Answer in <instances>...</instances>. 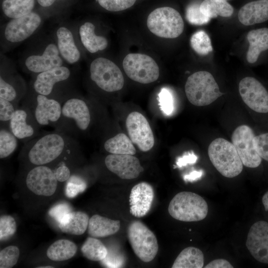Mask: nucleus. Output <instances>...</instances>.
<instances>
[{
  "instance_id": "obj_1",
  "label": "nucleus",
  "mask_w": 268,
  "mask_h": 268,
  "mask_svg": "<svg viewBox=\"0 0 268 268\" xmlns=\"http://www.w3.org/2000/svg\"><path fill=\"white\" fill-rule=\"evenodd\" d=\"M79 147L72 136L55 130L40 134L24 143L21 151L31 164L46 165L59 158L66 159L78 151Z\"/></svg>"
},
{
  "instance_id": "obj_2",
  "label": "nucleus",
  "mask_w": 268,
  "mask_h": 268,
  "mask_svg": "<svg viewBox=\"0 0 268 268\" xmlns=\"http://www.w3.org/2000/svg\"><path fill=\"white\" fill-rule=\"evenodd\" d=\"M62 118L56 130L70 136L86 132L91 123V114L86 101L78 94L68 92L61 100Z\"/></svg>"
},
{
  "instance_id": "obj_3",
  "label": "nucleus",
  "mask_w": 268,
  "mask_h": 268,
  "mask_svg": "<svg viewBox=\"0 0 268 268\" xmlns=\"http://www.w3.org/2000/svg\"><path fill=\"white\" fill-rule=\"evenodd\" d=\"M43 22V15L34 10L21 17L9 19L1 29V46L6 51L24 42L39 30Z\"/></svg>"
},
{
  "instance_id": "obj_4",
  "label": "nucleus",
  "mask_w": 268,
  "mask_h": 268,
  "mask_svg": "<svg viewBox=\"0 0 268 268\" xmlns=\"http://www.w3.org/2000/svg\"><path fill=\"white\" fill-rule=\"evenodd\" d=\"M54 38H48L25 54L22 61L23 70L36 75L65 65Z\"/></svg>"
},
{
  "instance_id": "obj_5",
  "label": "nucleus",
  "mask_w": 268,
  "mask_h": 268,
  "mask_svg": "<svg viewBox=\"0 0 268 268\" xmlns=\"http://www.w3.org/2000/svg\"><path fill=\"white\" fill-rule=\"evenodd\" d=\"M23 99V104L29 109L40 127L58 128L62 118V103L60 100L37 93L31 88L28 89Z\"/></svg>"
},
{
  "instance_id": "obj_6",
  "label": "nucleus",
  "mask_w": 268,
  "mask_h": 268,
  "mask_svg": "<svg viewBox=\"0 0 268 268\" xmlns=\"http://www.w3.org/2000/svg\"><path fill=\"white\" fill-rule=\"evenodd\" d=\"M210 161L223 176L234 178L243 170V163L233 143L223 138L213 140L208 148Z\"/></svg>"
},
{
  "instance_id": "obj_7",
  "label": "nucleus",
  "mask_w": 268,
  "mask_h": 268,
  "mask_svg": "<svg viewBox=\"0 0 268 268\" xmlns=\"http://www.w3.org/2000/svg\"><path fill=\"white\" fill-rule=\"evenodd\" d=\"M185 90L189 102L197 106L209 105L223 94L212 75L206 71H197L189 76Z\"/></svg>"
},
{
  "instance_id": "obj_8",
  "label": "nucleus",
  "mask_w": 268,
  "mask_h": 268,
  "mask_svg": "<svg viewBox=\"0 0 268 268\" xmlns=\"http://www.w3.org/2000/svg\"><path fill=\"white\" fill-rule=\"evenodd\" d=\"M168 212L173 218L181 221H199L206 217L208 205L200 195L190 192H181L170 201Z\"/></svg>"
},
{
  "instance_id": "obj_9",
  "label": "nucleus",
  "mask_w": 268,
  "mask_h": 268,
  "mask_svg": "<svg viewBox=\"0 0 268 268\" xmlns=\"http://www.w3.org/2000/svg\"><path fill=\"white\" fill-rule=\"evenodd\" d=\"M89 78L101 90L113 93L121 90L124 85V78L121 69L109 59L99 57L89 66Z\"/></svg>"
},
{
  "instance_id": "obj_10",
  "label": "nucleus",
  "mask_w": 268,
  "mask_h": 268,
  "mask_svg": "<svg viewBox=\"0 0 268 268\" xmlns=\"http://www.w3.org/2000/svg\"><path fill=\"white\" fill-rule=\"evenodd\" d=\"M147 26L154 35L164 38H175L183 32V20L178 11L164 6L153 10L148 16Z\"/></svg>"
},
{
  "instance_id": "obj_11",
  "label": "nucleus",
  "mask_w": 268,
  "mask_h": 268,
  "mask_svg": "<svg viewBox=\"0 0 268 268\" xmlns=\"http://www.w3.org/2000/svg\"><path fill=\"white\" fill-rule=\"evenodd\" d=\"M30 88L35 92L61 101L65 95L61 91L71 77L70 69L67 66L57 67L34 75Z\"/></svg>"
},
{
  "instance_id": "obj_12",
  "label": "nucleus",
  "mask_w": 268,
  "mask_h": 268,
  "mask_svg": "<svg viewBox=\"0 0 268 268\" xmlns=\"http://www.w3.org/2000/svg\"><path fill=\"white\" fill-rule=\"evenodd\" d=\"M128 237L134 254L140 260L148 263L154 259L158 250L157 240L142 222L132 221L128 228Z\"/></svg>"
},
{
  "instance_id": "obj_13",
  "label": "nucleus",
  "mask_w": 268,
  "mask_h": 268,
  "mask_svg": "<svg viewBox=\"0 0 268 268\" xmlns=\"http://www.w3.org/2000/svg\"><path fill=\"white\" fill-rule=\"evenodd\" d=\"M124 70L132 80L142 84L156 81L159 76V68L150 56L140 53L128 54L123 62Z\"/></svg>"
},
{
  "instance_id": "obj_14",
  "label": "nucleus",
  "mask_w": 268,
  "mask_h": 268,
  "mask_svg": "<svg viewBox=\"0 0 268 268\" xmlns=\"http://www.w3.org/2000/svg\"><path fill=\"white\" fill-rule=\"evenodd\" d=\"M254 132L245 125L238 127L233 132L231 140L243 165L249 168L258 167L262 161L254 146Z\"/></svg>"
},
{
  "instance_id": "obj_15",
  "label": "nucleus",
  "mask_w": 268,
  "mask_h": 268,
  "mask_svg": "<svg viewBox=\"0 0 268 268\" xmlns=\"http://www.w3.org/2000/svg\"><path fill=\"white\" fill-rule=\"evenodd\" d=\"M126 125L129 137L142 152L149 151L154 145V138L150 125L140 113L133 112L127 117Z\"/></svg>"
},
{
  "instance_id": "obj_16",
  "label": "nucleus",
  "mask_w": 268,
  "mask_h": 268,
  "mask_svg": "<svg viewBox=\"0 0 268 268\" xmlns=\"http://www.w3.org/2000/svg\"><path fill=\"white\" fill-rule=\"evenodd\" d=\"M27 91L26 82L14 67L1 63L0 97L19 104Z\"/></svg>"
},
{
  "instance_id": "obj_17",
  "label": "nucleus",
  "mask_w": 268,
  "mask_h": 268,
  "mask_svg": "<svg viewBox=\"0 0 268 268\" xmlns=\"http://www.w3.org/2000/svg\"><path fill=\"white\" fill-rule=\"evenodd\" d=\"M239 91L243 101L252 110L260 113H268V92L256 78H243L239 84Z\"/></svg>"
},
{
  "instance_id": "obj_18",
  "label": "nucleus",
  "mask_w": 268,
  "mask_h": 268,
  "mask_svg": "<svg viewBox=\"0 0 268 268\" xmlns=\"http://www.w3.org/2000/svg\"><path fill=\"white\" fill-rule=\"evenodd\" d=\"M58 180L54 170L46 165L35 166L26 175V185L36 195L50 196L57 188Z\"/></svg>"
},
{
  "instance_id": "obj_19",
  "label": "nucleus",
  "mask_w": 268,
  "mask_h": 268,
  "mask_svg": "<svg viewBox=\"0 0 268 268\" xmlns=\"http://www.w3.org/2000/svg\"><path fill=\"white\" fill-rule=\"evenodd\" d=\"M54 38L59 53L69 65L77 63L81 58L76 33L66 24L59 25L55 29Z\"/></svg>"
},
{
  "instance_id": "obj_20",
  "label": "nucleus",
  "mask_w": 268,
  "mask_h": 268,
  "mask_svg": "<svg viewBox=\"0 0 268 268\" xmlns=\"http://www.w3.org/2000/svg\"><path fill=\"white\" fill-rule=\"evenodd\" d=\"M8 127L14 135L24 143L40 134V127L29 109L24 104L16 110Z\"/></svg>"
},
{
  "instance_id": "obj_21",
  "label": "nucleus",
  "mask_w": 268,
  "mask_h": 268,
  "mask_svg": "<svg viewBox=\"0 0 268 268\" xmlns=\"http://www.w3.org/2000/svg\"><path fill=\"white\" fill-rule=\"evenodd\" d=\"M104 162L109 171L123 179H135L144 170L139 159L134 155L110 154Z\"/></svg>"
},
{
  "instance_id": "obj_22",
  "label": "nucleus",
  "mask_w": 268,
  "mask_h": 268,
  "mask_svg": "<svg viewBox=\"0 0 268 268\" xmlns=\"http://www.w3.org/2000/svg\"><path fill=\"white\" fill-rule=\"evenodd\" d=\"M246 245L252 256L259 262L268 264V223H254L248 233Z\"/></svg>"
},
{
  "instance_id": "obj_23",
  "label": "nucleus",
  "mask_w": 268,
  "mask_h": 268,
  "mask_svg": "<svg viewBox=\"0 0 268 268\" xmlns=\"http://www.w3.org/2000/svg\"><path fill=\"white\" fill-rule=\"evenodd\" d=\"M154 196L153 189L148 183L140 182L134 186L130 195V213L136 217L145 215L150 209Z\"/></svg>"
},
{
  "instance_id": "obj_24",
  "label": "nucleus",
  "mask_w": 268,
  "mask_h": 268,
  "mask_svg": "<svg viewBox=\"0 0 268 268\" xmlns=\"http://www.w3.org/2000/svg\"><path fill=\"white\" fill-rule=\"evenodd\" d=\"M76 37L84 49L90 53L105 50L108 42L106 37L96 33L95 26L90 21H84L77 26Z\"/></svg>"
},
{
  "instance_id": "obj_25",
  "label": "nucleus",
  "mask_w": 268,
  "mask_h": 268,
  "mask_svg": "<svg viewBox=\"0 0 268 268\" xmlns=\"http://www.w3.org/2000/svg\"><path fill=\"white\" fill-rule=\"evenodd\" d=\"M240 22L245 25H252L268 20V0H257L242 6L238 14Z\"/></svg>"
},
{
  "instance_id": "obj_26",
  "label": "nucleus",
  "mask_w": 268,
  "mask_h": 268,
  "mask_svg": "<svg viewBox=\"0 0 268 268\" xmlns=\"http://www.w3.org/2000/svg\"><path fill=\"white\" fill-rule=\"evenodd\" d=\"M120 221L95 214L89 220L88 233L92 237H105L116 233L120 229Z\"/></svg>"
},
{
  "instance_id": "obj_27",
  "label": "nucleus",
  "mask_w": 268,
  "mask_h": 268,
  "mask_svg": "<svg viewBox=\"0 0 268 268\" xmlns=\"http://www.w3.org/2000/svg\"><path fill=\"white\" fill-rule=\"evenodd\" d=\"M247 38L249 43L247 60L252 64L257 61L262 52L268 49V28L252 30L248 33Z\"/></svg>"
},
{
  "instance_id": "obj_28",
  "label": "nucleus",
  "mask_w": 268,
  "mask_h": 268,
  "mask_svg": "<svg viewBox=\"0 0 268 268\" xmlns=\"http://www.w3.org/2000/svg\"><path fill=\"white\" fill-rule=\"evenodd\" d=\"M89 220L88 215L82 211H71L61 220L58 226L65 233L80 235L86 230Z\"/></svg>"
},
{
  "instance_id": "obj_29",
  "label": "nucleus",
  "mask_w": 268,
  "mask_h": 268,
  "mask_svg": "<svg viewBox=\"0 0 268 268\" xmlns=\"http://www.w3.org/2000/svg\"><path fill=\"white\" fill-rule=\"evenodd\" d=\"M36 0H1L2 14L10 19L21 17L34 10Z\"/></svg>"
},
{
  "instance_id": "obj_30",
  "label": "nucleus",
  "mask_w": 268,
  "mask_h": 268,
  "mask_svg": "<svg viewBox=\"0 0 268 268\" xmlns=\"http://www.w3.org/2000/svg\"><path fill=\"white\" fill-rule=\"evenodd\" d=\"M204 265L202 251L190 246L183 250L175 260L172 268H201Z\"/></svg>"
},
{
  "instance_id": "obj_31",
  "label": "nucleus",
  "mask_w": 268,
  "mask_h": 268,
  "mask_svg": "<svg viewBox=\"0 0 268 268\" xmlns=\"http://www.w3.org/2000/svg\"><path fill=\"white\" fill-rule=\"evenodd\" d=\"M104 149L110 154L134 155L136 149L126 134L119 133L107 139L104 143Z\"/></svg>"
},
{
  "instance_id": "obj_32",
  "label": "nucleus",
  "mask_w": 268,
  "mask_h": 268,
  "mask_svg": "<svg viewBox=\"0 0 268 268\" xmlns=\"http://www.w3.org/2000/svg\"><path fill=\"white\" fill-rule=\"evenodd\" d=\"M77 246L67 239H60L51 244L47 249V257L54 261H64L73 257L77 251Z\"/></svg>"
},
{
  "instance_id": "obj_33",
  "label": "nucleus",
  "mask_w": 268,
  "mask_h": 268,
  "mask_svg": "<svg viewBox=\"0 0 268 268\" xmlns=\"http://www.w3.org/2000/svg\"><path fill=\"white\" fill-rule=\"evenodd\" d=\"M200 10L209 18L229 17L233 12V7L226 0H204L200 4Z\"/></svg>"
},
{
  "instance_id": "obj_34",
  "label": "nucleus",
  "mask_w": 268,
  "mask_h": 268,
  "mask_svg": "<svg viewBox=\"0 0 268 268\" xmlns=\"http://www.w3.org/2000/svg\"><path fill=\"white\" fill-rule=\"evenodd\" d=\"M83 255L92 261H101L105 258L108 250L99 240L92 237H88L81 246Z\"/></svg>"
},
{
  "instance_id": "obj_35",
  "label": "nucleus",
  "mask_w": 268,
  "mask_h": 268,
  "mask_svg": "<svg viewBox=\"0 0 268 268\" xmlns=\"http://www.w3.org/2000/svg\"><path fill=\"white\" fill-rule=\"evenodd\" d=\"M18 139L10 130L9 127L0 126V158H5L16 150Z\"/></svg>"
},
{
  "instance_id": "obj_36",
  "label": "nucleus",
  "mask_w": 268,
  "mask_h": 268,
  "mask_svg": "<svg viewBox=\"0 0 268 268\" xmlns=\"http://www.w3.org/2000/svg\"><path fill=\"white\" fill-rule=\"evenodd\" d=\"M190 44L193 50L201 55H206L212 51L210 39L202 30L197 31L192 36Z\"/></svg>"
},
{
  "instance_id": "obj_37",
  "label": "nucleus",
  "mask_w": 268,
  "mask_h": 268,
  "mask_svg": "<svg viewBox=\"0 0 268 268\" xmlns=\"http://www.w3.org/2000/svg\"><path fill=\"white\" fill-rule=\"evenodd\" d=\"M86 188L87 183L84 178L78 175H71L66 185V195L69 198H73L84 192Z\"/></svg>"
},
{
  "instance_id": "obj_38",
  "label": "nucleus",
  "mask_w": 268,
  "mask_h": 268,
  "mask_svg": "<svg viewBox=\"0 0 268 268\" xmlns=\"http://www.w3.org/2000/svg\"><path fill=\"white\" fill-rule=\"evenodd\" d=\"M19 250L15 246H9L0 252V268H11L17 263Z\"/></svg>"
},
{
  "instance_id": "obj_39",
  "label": "nucleus",
  "mask_w": 268,
  "mask_h": 268,
  "mask_svg": "<svg viewBox=\"0 0 268 268\" xmlns=\"http://www.w3.org/2000/svg\"><path fill=\"white\" fill-rule=\"evenodd\" d=\"M18 107V103L0 97V126L8 127L9 122Z\"/></svg>"
},
{
  "instance_id": "obj_40",
  "label": "nucleus",
  "mask_w": 268,
  "mask_h": 268,
  "mask_svg": "<svg viewBox=\"0 0 268 268\" xmlns=\"http://www.w3.org/2000/svg\"><path fill=\"white\" fill-rule=\"evenodd\" d=\"M186 17L190 23L197 25L207 23L210 19L201 12L200 4L197 3H192L187 7Z\"/></svg>"
},
{
  "instance_id": "obj_41",
  "label": "nucleus",
  "mask_w": 268,
  "mask_h": 268,
  "mask_svg": "<svg viewBox=\"0 0 268 268\" xmlns=\"http://www.w3.org/2000/svg\"><path fill=\"white\" fill-rule=\"evenodd\" d=\"M136 0H97L99 5L104 9L116 12L127 9L133 6Z\"/></svg>"
},
{
  "instance_id": "obj_42",
  "label": "nucleus",
  "mask_w": 268,
  "mask_h": 268,
  "mask_svg": "<svg viewBox=\"0 0 268 268\" xmlns=\"http://www.w3.org/2000/svg\"><path fill=\"white\" fill-rule=\"evenodd\" d=\"M16 224L10 215H4L0 218V239L6 240L12 236L16 231Z\"/></svg>"
},
{
  "instance_id": "obj_43",
  "label": "nucleus",
  "mask_w": 268,
  "mask_h": 268,
  "mask_svg": "<svg viewBox=\"0 0 268 268\" xmlns=\"http://www.w3.org/2000/svg\"><path fill=\"white\" fill-rule=\"evenodd\" d=\"M158 98L161 111L165 115H171L174 108V98L172 93L168 89L163 88L158 94Z\"/></svg>"
},
{
  "instance_id": "obj_44",
  "label": "nucleus",
  "mask_w": 268,
  "mask_h": 268,
  "mask_svg": "<svg viewBox=\"0 0 268 268\" xmlns=\"http://www.w3.org/2000/svg\"><path fill=\"white\" fill-rule=\"evenodd\" d=\"M101 262L107 268H121L125 263V259L118 251L108 250L106 257Z\"/></svg>"
},
{
  "instance_id": "obj_45",
  "label": "nucleus",
  "mask_w": 268,
  "mask_h": 268,
  "mask_svg": "<svg viewBox=\"0 0 268 268\" xmlns=\"http://www.w3.org/2000/svg\"><path fill=\"white\" fill-rule=\"evenodd\" d=\"M254 146L259 156L268 161V133L255 136Z\"/></svg>"
},
{
  "instance_id": "obj_46",
  "label": "nucleus",
  "mask_w": 268,
  "mask_h": 268,
  "mask_svg": "<svg viewBox=\"0 0 268 268\" xmlns=\"http://www.w3.org/2000/svg\"><path fill=\"white\" fill-rule=\"evenodd\" d=\"M71 212L69 205L66 203H61L53 207L49 211V214L59 223L68 213Z\"/></svg>"
},
{
  "instance_id": "obj_47",
  "label": "nucleus",
  "mask_w": 268,
  "mask_h": 268,
  "mask_svg": "<svg viewBox=\"0 0 268 268\" xmlns=\"http://www.w3.org/2000/svg\"><path fill=\"white\" fill-rule=\"evenodd\" d=\"M54 172L57 180L61 182L67 181L71 176L70 170L64 161L58 164Z\"/></svg>"
},
{
  "instance_id": "obj_48",
  "label": "nucleus",
  "mask_w": 268,
  "mask_h": 268,
  "mask_svg": "<svg viewBox=\"0 0 268 268\" xmlns=\"http://www.w3.org/2000/svg\"><path fill=\"white\" fill-rule=\"evenodd\" d=\"M198 159V157L193 152L185 153L182 156L179 157L176 161V165L178 167H182L188 164H193L195 163Z\"/></svg>"
},
{
  "instance_id": "obj_49",
  "label": "nucleus",
  "mask_w": 268,
  "mask_h": 268,
  "mask_svg": "<svg viewBox=\"0 0 268 268\" xmlns=\"http://www.w3.org/2000/svg\"><path fill=\"white\" fill-rule=\"evenodd\" d=\"M205 268H233L232 265L227 260L219 259L214 260L204 267Z\"/></svg>"
},
{
  "instance_id": "obj_50",
  "label": "nucleus",
  "mask_w": 268,
  "mask_h": 268,
  "mask_svg": "<svg viewBox=\"0 0 268 268\" xmlns=\"http://www.w3.org/2000/svg\"><path fill=\"white\" fill-rule=\"evenodd\" d=\"M203 172L202 170L199 171L194 170L189 174L184 176L183 179L186 182H193L201 179L203 175Z\"/></svg>"
},
{
  "instance_id": "obj_51",
  "label": "nucleus",
  "mask_w": 268,
  "mask_h": 268,
  "mask_svg": "<svg viewBox=\"0 0 268 268\" xmlns=\"http://www.w3.org/2000/svg\"><path fill=\"white\" fill-rule=\"evenodd\" d=\"M67 0H36V2L43 8H48Z\"/></svg>"
},
{
  "instance_id": "obj_52",
  "label": "nucleus",
  "mask_w": 268,
  "mask_h": 268,
  "mask_svg": "<svg viewBox=\"0 0 268 268\" xmlns=\"http://www.w3.org/2000/svg\"><path fill=\"white\" fill-rule=\"evenodd\" d=\"M262 202L266 211H268V191L263 196Z\"/></svg>"
},
{
  "instance_id": "obj_53",
  "label": "nucleus",
  "mask_w": 268,
  "mask_h": 268,
  "mask_svg": "<svg viewBox=\"0 0 268 268\" xmlns=\"http://www.w3.org/2000/svg\"><path fill=\"white\" fill-rule=\"evenodd\" d=\"M53 268V267H51V266H45V267H38V268Z\"/></svg>"
}]
</instances>
